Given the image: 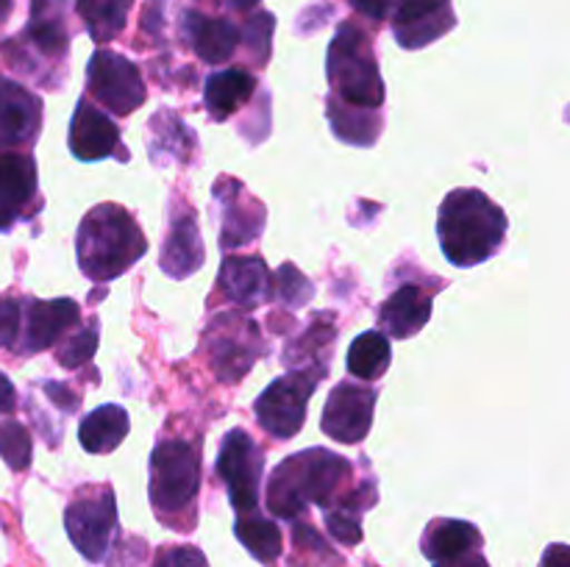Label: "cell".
<instances>
[{
  "label": "cell",
  "mask_w": 570,
  "mask_h": 567,
  "mask_svg": "<svg viewBox=\"0 0 570 567\" xmlns=\"http://www.w3.org/2000/svg\"><path fill=\"white\" fill-rule=\"evenodd\" d=\"M37 195V161L28 153H0V231H9Z\"/></svg>",
  "instance_id": "obj_17"
},
{
  "label": "cell",
  "mask_w": 570,
  "mask_h": 567,
  "mask_svg": "<svg viewBox=\"0 0 570 567\" xmlns=\"http://www.w3.org/2000/svg\"><path fill=\"white\" fill-rule=\"evenodd\" d=\"M215 3L228 11H250L254 6H259V0H215Z\"/></svg>",
  "instance_id": "obj_41"
},
{
  "label": "cell",
  "mask_w": 570,
  "mask_h": 567,
  "mask_svg": "<svg viewBox=\"0 0 570 567\" xmlns=\"http://www.w3.org/2000/svg\"><path fill=\"white\" fill-rule=\"evenodd\" d=\"M78 17L95 42H111L126 28L131 0H76Z\"/></svg>",
  "instance_id": "obj_25"
},
{
  "label": "cell",
  "mask_w": 570,
  "mask_h": 567,
  "mask_svg": "<svg viewBox=\"0 0 570 567\" xmlns=\"http://www.w3.org/2000/svg\"><path fill=\"white\" fill-rule=\"evenodd\" d=\"M390 20L401 48L417 50L449 33L456 17L451 0H399Z\"/></svg>",
  "instance_id": "obj_14"
},
{
  "label": "cell",
  "mask_w": 570,
  "mask_h": 567,
  "mask_svg": "<svg viewBox=\"0 0 570 567\" xmlns=\"http://www.w3.org/2000/svg\"><path fill=\"white\" fill-rule=\"evenodd\" d=\"M42 126V100L22 83L0 76V150L31 145Z\"/></svg>",
  "instance_id": "obj_15"
},
{
  "label": "cell",
  "mask_w": 570,
  "mask_h": 567,
  "mask_svg": "<svg viewBox=\"0 0 570 567\" xmlns=\"http://www.w3.org/2000/svg\"><path fill=\"white\" fill-rule=\"evenodd\" d=\"M184 33L198 59H204L206 64L228 61L239 44V31L234 28V22L223 20V17H209L204 11L189 9L184 14Z\"/></svg>",
  "instance_id": "obj_20"
},
{
  "label": "cell",
  "mask_w": 570,
  "mask_h": 567,
  "mask_svg": "<svg viewBox=\"0 0 570 567\" xmlns=\"http://www.w3.org/2000/svg\"><path fill=\"white\" fill-rule=\"evenodd\" d=\"M70 48V33L65 20V0H31V17L20 37L0 44L6 64L20 67L28 56L45 61H61Z\"/></svg>",
  "instance_id": "obj_8"
},
{
  "label": "cell",
  "mask_w": 570,
  "mask_h": 567,
  "mask_svg": "<svg viewBox=\"0 0 570 567\" xmlns=\"http://www.w3.org/2000/svg\"><path fill=\"white\" fill-rule=\"evenodd\" d=\"M76 300H22L20 339H17V354H37L50 348L67 337L72 326H78Z\"/></svg>",
  "instance_id": "obj_13"
},
{
  "label": "cell",
  "mask_w": 570,
  "mask_h": 567,
  "mask_svg": "<svg viewBox=\"0 0 570 567\" xmlns=\"http://www.w3.org/2000/svg\"><path fill=\"white\" fill-rule=\"evenodd\" d=\"M371 109H356V106H345L340 103L337 98H328V120H332L334 133L345 142L348 137V128L351 131V145H365V137L360 133V128H365L373 139L379 137V120L373 115H367Z\"/></svg>",
  "instance_id": "obj_29"
},
{
  "label": "cell",
  "mask_w": 570,
  "mask_h": 567,
  "mask_svg": "<svg viewBox=\"0 0 570 567\" xmlns=\"http://www.w3.org/2000/svg\"><path fill=\"white\" fill-rule=\"evenodd\" d=\"M206 345H209V359L217 376L223 381H237L259 356L262 337L254 320H243L239 315H220L212 320Z\"/></svg>",
  "instance_id": "obj_11"
},
{
  "label": "cell",
  "mask_w": 570,
  "mask_h": 567,
  "mask_svg": "<svg viewBox=\"0 0 570 567\" xmlns=\"http://www.w3.org/2000/svg\"><path fill=\"white\" fill-rule=\"evenodd\" d=\"M328 83L334 98L345 106L376 111L384 103V83L371 39L354 22H343L328 48Z\"/></svg>",
  "instance_id": "obj_4"
},
{
  "label": "cell",
  "mask_w": 570,
  "mask_h": 567,
  "mask_svg": "<svg viewBox=\"0 0 570 567\" xmlns=\"http://www.w3.org/2000/svg\"><path fill=\"white\" fill-rule=\"evenodd\" d=\"M315 295V287H312L309 281H306L304 276H301L298 267L293 265H284L282 270L276 272V284H273V298H278L282 304L293 306V309H298V306H304L306 300Z\"/></svg>",
  "instance_id": "obj_33"
},
{
  "label": "cell",
  "mask_w": 570,
  "mask_h": 567,
  "mask_svg": "<svg viewBox=\"0 0 570 567\" xmlns=\"http://www.w3.org/2000/svg\"><path fill=\"white\" fill-rule=\"evenodd\" d=\"M11 14V0H0V22Z\"/></svg>",
  "instance_id": "obj_42"
},
{
  "label": "cell",
  "mask_w": 570,
  "mask_h": 567,
  "mask_svg": "<svg viewBox=\"0 0 570 567\" xmlns=\"http://www.w3.org/2000/svg\"><path fill=\"white\" fill-rule=\"evenodd\" d=\"M271 33H273V14L267 11H259L248 20L243 37L250 39V44L256 48V56H259V64H265L267 56H271Z\"/></svg>",
  "instance_id": "obj_35"
},
{
  "label": "cell",
  "mask_w": 570,
  "mask_h": 567,
  "mask_svg": "<svg viewBox=\"0 0 570 567\" xmlns=\"http://www.w3.org/2000/svg\"><path fill=\"white\" fill-rule=\"evenodd\" d=\"M154 567H209V561L193 545H178V548L161 550Z\"/></svg>",
  "instance_id": "obj_36"
},
{
  "label": "cell",
  "mask_w": 570,
  "mask_h": 567,
  "mask_svg": "<svg viewBox=\"0 0 570 567\" xmlns=\"http://www.w3.org/2000/svg\"><path fill=\"white\" fill-rule=\"evenodd\" d=\"M348 459L326 448H309L284 459L267 481V506L276 517H298L306 504L332 506L351 478Z\"/></svg>",
  "instance_id": "obj_3"
},
{
  "label": "cell",
  "mask_w": 570,
  "mask_h": 567,
  "mask_svg": "<svg viewBox=\"0 0 570 567\" xmlns=\"http://www.w3.org/2000/svg\"><path fill=\"white\" fill-rule=\"evenodd\" d=\"M65 528L81 556L89 561H104L117 537V506L111 489L72 500L65 511Z\"/></svg>",
  "instance_id": "obj_10"
},
{
  "label": "cell",
  "mask_w": 570,
  "mask_h": 567,
  "mask_svg": "<svg viewBox=\"0 0 570 567\" xmlns=\"http://www.w3.org/2000/svg\"><path fill=\"white\" fill-rule=\"evenodd\" d=\"M390 359V339L382 331H365L351 342L348 348V372H354L362 381H376L387 372Z\"/></svg>",
  "instance_id": "obj_26"
},
{
  "label": "cell",
  "mask_w": 570,
  "mask_h": 567,
  "mask_svg": "<svg viewBox=\"0 0 570 567\" xmlns=\"http://www.w3.org/2000/svg\"><path fill=\"white\" fill-rule=\"evenodd\" d=\"M14 404H17L14 384H11L9 378L0 372V415H9V411H14Z\"/></svg>",
  "instance_id": "obj_39"
},
{
  "label": "cell",
  "mask_w": 570,
  "mask_h": 567,
  "mask_svg": "<svg viewBox=\"0 0 570 567\" xmlns=\"http://www.w3.org/2000/svg\"><path fill=\"white\" fill-rule=\"evenodd\" d=\"M265 454L243 428H232L217 450V476L226 481L228 498L239 515L256 511L262 495Z\"/></svg>",
  "instance_id": "obj_7"
},
{
  "label": "cell",
  "mask_w": 570,
  "mask_h": 567,
  "mask_svg": "<svg viewBox=\"0 0 570 567\" xmlns=\"http://www.w3.org/2000/svg\"><path fill=\"white\" fill-rule=\"evenodd\" d=\"M262 226H265V211L259 215L248 217L239 206H228L226 211V222H223L220 231V242L223 248H237V245H248L259 237Z\"/></svg>",
  "instance_id": "obj_31"
},
{
  "label": "cell",
  "mask_w": 570,
  "mask_h": 567,
  "mask_svg": "<svg viewBox=\"0 0 570 567\" xmlns=\"http://www.w3.org/2000/svg\"><path fill=\"white\" fill-rule=\"evenodd\" d=\"M31 434L26 431V426H20L17 420H3L0 422V456H3L6 465L11 470H26L31 465Z\"/></svg>",
  "instance_id": "obj_30"
},
{
  "label": "cell",
  "mask_w": 570,
  "mask_h": 567,
  "mask_svg": "<svg viewBox=\"0 0 570 567\" xmlns=\"http://www.w3.org/2000/svg\"><path fill=\"white\" fill-rule=\"evenodd\" d=\"M20 320H22V300H14V298L0 300V348L17 350V339H20Z\"/></svg>",
  "instance_id": "obj_34"
},
{
  "label": "cell",
  "mask_w": 570,
  "mask_h": 567,
  "mask_svg": "<svg viewBox=\"0 0 570 567\" xmlns=\"http://www.w3.org/2000/svg\"><path fill=\"white\" fill-rule=\"evenodd\" d=\"M482 548V534L473 523L438 517L426 526L421 539V550L432 561H451Z\"/></svg>",
  "instance_id": "obj_22"
},
{
  "label": "cell",
  "mask_w": 570,
  "mask_h": 567,
  "mask_svg": "<svg viewBox=\"0 0 570 567\" xmlns=\"http://www.w3.org/2000/svg\"><path fill=\"white\" fill-rule=\"evenodd\" d=\"M234 531H237V539L248 548V554L254 559L273 561L282 554V531H278V526L273 520H267V517L256 515V511L239 515Z\"/></svg>",
  "instance_id": "obj_27"
},
{
  "label": "cell",
  "mask_w": 570,
  "mask_h": 567,
  "mask_svg": "<svg viewBox=\"0 0 570 567\" xmlns=\"http://www.w3.org/2000/svg\"><path fill=\"white\" fill-rule=\"evenodd\" d=\"M256 89V78L250 72L237 70H217L206 78L204 87V103L206 111L212 115V120H228L239 106H245L250 100Z\"/></svg>",
  "instance_id": "obj_23"
},
{
  "label": "cell",
  "mask_w": 570,
  "mask_h": 567,
  "mask_svg": "<svg viewBox=\"0 0 570 567\" xmlns=\"http://www.w3.org/2000/svg\"><path fill=\"white\" fill-rule=\"evenodd\" d=\"M223 295L243 309H254L271 295V272L259 256H228L217 272Z\"/></svg>",
  "instance_id": "obj_19"
},
{
  "label": "cell",
  "mask_w": 570,
  "mask_h": 567,
  "mask_svg": "<svg viewBox=\"0 0 570 567\" xmlns=\"http://www.w3.org/2000/svg\"><path fill=\"white\" fill-rule=\"evenodd\" d=\"M373 409H376V392L373 389L354 381H340L328 395L321 428L337 442L356 445L371 431Z\"/></svg>",
  "instance_id": "obj_12"
},
{
  "label": "cell",
  "mask_w": 570,
  "mask_h": 567,
  "mask_svg": "<svg viewBox=\"0 0 570 567\" xmlns=\"http://www.w3.org/2000/svg\"><path fill=\"white\" fill-rule=\"evenodd\" d=\"M351 6H354L356 11H362L365 17H371V20H390L395 11V6H399V0H351Z\"/></svg>",
  "instance_id": "obj_37"
},
{
  "label": "cell",
  "mask_w": 570,
  "mask_h": 567,
  "mask_svg": "<svg viewBox=\"0 0 570 567\" xmlns=\"http://www.w3.org/2000/svg\"><path fill=\"white\" fill-rule=\"evenodd\" d=\"M72 156L81 161L109 159L120 148V128L109 115L89 103L87 98L78 100L76 115L70 120V137H67Z\"/></svg>",
  "instance_id": "obj_16"
},
{
  "label": "cell",
  "mask_w": 570,
  "mask_h": 567,
  "mask_svg": "<svg viewBox=\"0 0 570 567\" xmlns=\"http://www.w3.org/2000/svg\"><path fill=\"white\" fill-rule=\"evenodd\" d=\"M434 567H490L488 559H484L479 550H473V554H465L460 556V559H451V561H434Z\"/></svg>",
  "instance_id": "obj_40"
},
{
  "label": "cell",
  "mask_w": 570,
  "mask_h": 567,
  "mask_svg": "<svg viewBox=\"0 0 570 567\" xmlns=\"http://www.w3.org/2000/svg\"><path fill=\"white\" fill-rule=\"evenodd\" d=\"M373 504V498H356L354 493L340 498L326 509V526L334 539L343 545H356L362 539V511Z\"/></svg>",
  "instance_id": "obj_28"
},
{
  "label": "cell",
  "mask_w": 570,
  "mask_h": 567,
  "mask_svg": "<svg viewBox=\"0 0 570 567\" xmlns=\"http://www.w3.org/2000/svg\"><path fill=\"white\" fill-rule=\"evenodd\" d=\"M87 87L111 115H131L148 98L139 67L115 50H95L87 64Z\"/></svg>",
  "instance_id": "obj_9"
},
{
  "label": "cell",
  "mask_w": 570,
  "mask_h": 567,
  "mask_svg": "<svg viewBox=\"0 0 570 567\" xmlns=\"http://www.w3.org/2000/svg\"><path fill=\"white\" fill-rule=\"evenodd\" d=\"M323 378V367L315 370H295L289 376L276 378L267 384L265 392L256 398L254 411L259 426L278 439H293L304 428L306 404L315 392L317 381Z\"/></svg>",
  "instance_id": "obj_6"
},
{
  "label": "cell",
  "mask_w": 570,
  "mask_h": 567,
  "mask_svg": "<svg viewBox=\"0 0 570 567\" xmlns=\"http://www.w3.org/2000/svg\"><path fill=\"white\" fill-rule=\"evenodd\" d=\"M206 259L204 239H200L198 222H195L193 211L184 209L178 217H170V228H167L165 245H161L159 265L170 278H189Z\"/></svg>",
  "instance_id": "obj_18"
},
{
  "label": "cell",
  "mask_w": 570,
  "mask_h": 567,
  "mask_svg": "<svg viewBox=\"0 0 570 567\" xmlns=\"http://www.w3.org/2000/svg\"><path fill=\"white\" fill-rule=\"evenodd\" d=\"M432 317V298L415 284L395 289L379 309V322L395 339H410L421 331Z\"/></svg>",
  "instance_id": "obj_21"
},
{
  "label": "cell",
  "mask_w": 570,
  "mask_h": 567,
  "mask_svg": "<svg viewBox=\"0 0 570 567\" xmlns=\"http://www.w3.org/2000/svg\"><path fill=\"white\" fill-rule=\"evenodd\" d=\"M128 428H131L128 411L117 404H106L83 417L78 426V439L87 454H109L126 439Z\"/></svg>",
  "instance_id": "obj_24"
},
{
  "label": "cell",
  "mask_w": 570,
  "mask_h": 567,
  "mask_svg": "<svg viewBox=\"0 0 570 567\" xmlns=\"http://www.w3.org/2000/svg\"><path fill=\"white\" fill-rule=\"evenodd\" d=\"M76 253L89 281H115L148 253V239L122 206L100 203L78 226Z\"/></svg>",
  "instance_id": "obj_2"
},
{
  "label": "cell",
  "mask_w": 570,
  "mask_h": 567,
  "mask_svg": "<svg viewBox=\"0 0 570 567\" xmlns=\"http://www.w3.org/2000/svg\"><path fill=\"white\" fill-rule=\"evenodd\" d=\"M200 487V456L184 439H161L150 454V504L161 517L189 509Z\"/></svg>",
  "instance_id": "obj_5"
},
{
  "label": "cell",
  "mask_w": 570,
  "mask_h": 567,
  "mask_svg": "<svg viewBox=\"0 0 570 567\" xmlns=\"http://www.w3.org/2000/svg\"><path fill=\"white\" fill-rule=\"evenodd\" d=\"M95 350H98V322H92L89 328H78L76 334L65 337L56 356H59V365H65L67 370H76L92 359Z\"/></svg>",
  "instance_id": "obj_32"
},
{
  "label": "cell",
  "mask_w": 570,
  "mask_h": 567,
  "mask_svg": "<svg viewBox=\"0 0 570 567\" xmlns=\"http://www.w3.org/2000/svg\"><path fill=\"white\" fill-rule=\"evenodd\" d=\"M440 248L454 267H476L501 248L507 215L482 189H454L445 195L438 217Z\"/></svg>",
  "instance_id": "obj_1"
},
{
  "label": "cell",
  "mask_w": 570,
  "mask_h": 567,
  "mask_svg": "<svg viewBox=\"0 0 570 567\" xmlns=\"http://www.w3.org/2000/svg\"><path fill=\"white\" fill-rule=\"evenodd\" d=\"M540 567H570V545H562V543L549 545L543 559H540Z\"/></svg>",
  "instance_id": "obj_38"
}]
</instances>
